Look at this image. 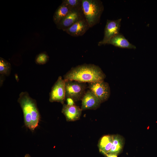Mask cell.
I'll list each match as a JSON object with an SVG mask.
<instances>
[{
	"instance_id": "obj_1",
	"label": "cell",
	"mask_w": 157,
	"mask_h": 157,
	"mask_svg": "<svg viewBox=\"0 0 157 157\" xmlns=\"http://www.w3.org/2000/svg\"><path fill=\"white\" fill-rule=\"evenodd\" d=\"M106 75L101 68L94 64H83L73 67L64 76V80L88 83L104 81Z\"/></svg>"
},
{
	"instance_id": "obj_2",
	"label": "cell",
	"mask_w": 157,
	"mask_h": 157,
	"mask_svg": "<svg viewBox=\"0 0 157 157\" xmlns=\"http://www.w3.org/2000/svg\"><path fill=\"white\" fill-rule=\"evenodd\" d=\"M22 109L25 126L33 131L38 126L40 115L35 100L26 92H21L17 100Z\"/></svg>"
},
{
	"instance_id": "obj_3",
	"label": "cell",
	"mask_w": 157,
	"mask_h": 157,
	"mask_svg": "<svg viewBox=\"0 0 157 157\" xmlns=\"http://www.w3.org/2000/svg\"><path fill=\"white\" fill-rule=\"evenodd\" d=\"M82 9L90 28L99 22L104 7L99 0H82Z\"/></svg>"
},
{
	"instance_id": "obj_4",
	"label": "cell",
	"mask_w": 157,
	"mask_h": 157,
	"mask_svg": "<svg viewBox=\"0 0 157 157\" xmlns=\"http://www.w3.org/2000/svg\"><path fill=\"white\" fill-rule=\"evenodd\" d=\"M65 82V98L70 97L75 102L81 100L85 92V83L75 81H67Z\"/></svg>"
},
{
	"instance_id": "obj_5",
	"label": "cell",
	"mask_w": 157,
	"mask_h": 157,
	"mask_svg": "<svg viewBox=\"0 0 157 157\" xmlns=\"http://www.w3.org/2000/svg\"><path fill=\"white\" fill-rule=\"evenodd\" d=\"M88 88L100 100L101 103L107 101L110 91L109 85L104 81L88 83Z\"/></svg>"
},
{
	"instance_id": "obj_6",
	"label": "cell",
	"mask_w": 157,
	"mask_h": 157,
	"mask_svg": "<svg viewBox=\"0 0 157 157\" xmlns=\"http://www.w3.org/2000/svg\"><path fill=\"white\" fill-rule=\"evenodd\" d=\"M121 20V18L115 20H107L104 38L98 43L99 46L107 44L111 38L119 33Z\"/></svg>"
},
{
	"instance_id": "obj_7",
	"label": "cell",
	"mask_w": 157,
	"mask_h": 157,
	"mask_svg": "<svg viewBox=\"0 0 157 157\" xmlns=\"http://www.w3.org/2000/svg\"><path fill=\"white\" fill-rule=\"evenodd\" d=\"M65 97V81L60 76L52 88L50 93L49 100L50 102H57L63 104Z\"/></svg>"
},
{
	"instance_id": "obj_8",
	"label": "cell",
	"mask_w": 157,
	"mask_h": 157,
	"mask_svg": "<svg viewBox=\"0 0 157 157\" xmlns=\"http://www.w3.org/2000/svg\"><path fill=\"white\" fill-rule=\"evenodd\" d=\"M84 18L82 8L73 9L56 25V27L58 29L63 31Z\"/></svg>"
},
{
	"instance_id": "obj_9",
	"label": "cell",
	"mask_w": 157,
	"mask_h": 157,
	"mask_svg": "<svg viewBox=\"0 0 157 157\" xmlns=\"http://www.w3.org/2000/svg\"><path fill=\"white\" fill-rule=\"evenodd\" d=\"M81 100L82 110H96L102 103L99 98L89 90L85 92Z\"/></svg>"
},
{
	"instance_id": "obj_10",
	"label": "cell",
	"mask_w": 157,
	"mask_h": 157,
	"mask_svg": "<svg viewBox=\"0 0 157 157\" xmlns=\"http://www.w3.org/2000/svg\"><path fill=\"white\" fill-rule=\"evenodd\" d=\"M90 28L85 18L74 23L63 31L73 37H78L83 35Z\"/></svg>"
},
{
	"instance_id": "obj_11",
	"label": "cell",
	"mask_w": 157,
	"mask_h": 157,
	"mask_svg": "<svg viewBox=\"0 0 157 157\" xmlns=\"http://www.w3.org/2000/svg\"><path fill=\"white\" fill-rule=\"evenodd\" d=\"M82 111L81 108L75 105L69 106L64 104L62 112L65 115L67 121H74L80 119Z\"/></svg>"
},
{
	"instance_id": "obj_12",
	"label": "cell",
	"mask_w": 157,
	"mask_h": 157,
	"mask_svg": "<svg viewBox=\"0 0 157 157\" xmlns=\"http://www.w3.org/2000/svg\"><path fill=\"white\" fill-rule=\"evenodd\" d=\"M107 44H111L120 48L136 49L135 46L130 43L123 35L120 33L111 38L108 42Z\"/></svg>"
},
{
	"instance_id": "obj_13",
	"label": "cell",
	"mask_w": 157,
	"mask_h": 157,
	"mask_svg": "<svg viewBox=\"0 0 157 157\" xmlns=\"http://www.w3.org/2000/svg\"><path fill=\"white\" fill-rule=\"evenodd\" d=\"M113 135H106L99 140L98 147L100 152L105 156L110 152L112 144Z\"/></svg>"
},
{
	"instance_id": "obj_14",
	"label": "cell",
	"mask_w": 157,
	"mask_h": 157,
	"mask_svg": "<svg viewBox=\"0 0 157 157\" xmlns=\"http://www.w3.org/2000/svg\"><path fill=\"white\" fill-rule=\"evenodd\" d=\"M73 10L69 6L63 2L58 7L53 16L54 23L57 24L63 18L66 17Z\"/></svg>"
},
{
	"instance_id": "obj_15",
	"label": "cell",
	"mask_w": 157,
	"mask_h": 157,
	"mask_svg": "<svg viewBox=\"0 0 157 157\" xmlns=\"http://www.w3.org/2000/svg\"><path fill=\"white\" fill-rule=\"evenodd\" d=\"M124 144V139L123 137L119 134L113 135L112 147L108 154L118 155L122 151Z\"/></svg>"
},
{
	"instance_id": "obj_16",
	"label": "cell",
	"mask_w": 157,
	"mask_h": 157,
	"mask_svg": "<svg viewBox=\"0 0 157 157\" xmlns=\"http://www.w3.org/2000/svg\"><path fill=\"white\" fill-rule=\"evenodd\" d=\"M11 66L10 63L2 58H0V74L6 75L10 73Z\"/></svg>"
},
{
	"instance_id": "obj_17",
	"label": "cell",
	"mask_w": 157,
	"mask_h": 157,
	"mask_svg": "<svg viewBox=\"0 0 157 157\" xmlns=\"http://www.w3.org/2000/svg\"><path fill=\"white\" fill-rule=\"evenodd\" d=\"M62 2L73 9L82 8V0H64L62 1Z\"/></svg>"
},
{
	"instance_id": "obj_18",
	"label": "cell",
	"mask_w": 157,
	"mask_h": 157,
	"mask_svg": "<svg viewBox=\"0 0 157 157\" xmlns=\"http://www.w3.org/2000/svg\"><path fill=\"white\" fill-rule=\"evenodd\" d=\"M49 56L45 52H43L38 54L35 58V62L38 65H44L48 62Z\"/></svg>"
},
{
	"instance_id": "obj_19",
	"label": "cell",
	"mask_w": 157,
	"mask_h": 157,
	"mask_svg": "<svg viewBox=\"0 0 157 157\" xmlns=\"http://www.w3.org/2000/svg\"><path fill=\"white\" fill-rule=\"evenodd\" d=\"M67 105L69 106H73L75 105V101L72 98L70 97H66Z\"/></svg>"
},
{
	"instance_id": "obj_20",
	"label": "cell",
	"mask_w": 157,
	"mask_h": 157,
	"mask_svg": "<svg viewBox=\"0 0 157 157\" xmlns=\"http://www.w3.org/2000/svg\"><path fill=\"white\" fill-rule=\"evenodd\" d=\"M117 155L114 154H108L106 156L107 157H117Z\"/></svg>"
},
{
	"instance_id": "obj_21",
	"label": "cell",
	"mask_w": 157,
	"mask_h": 157,
	"mask_svg": "<svg viewBox=\"0 0 157 157\" xmlns=\"http://www.w3.org/2000/svg\"><path fill=\"white\" fill-rule=\"evenodd\" d=\"M25 157H31V156L29 154H26L25 156Z\"/></svg>"
}]
</instances>
